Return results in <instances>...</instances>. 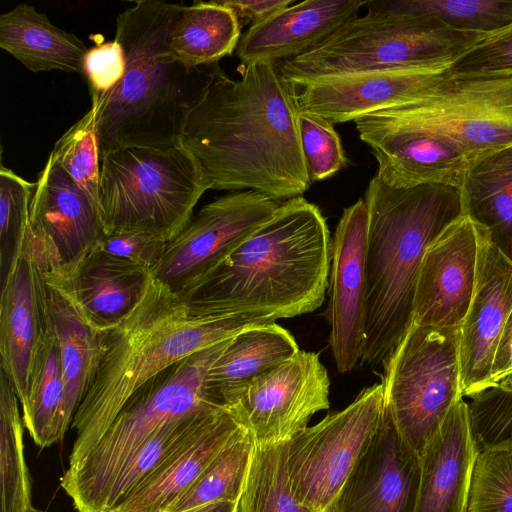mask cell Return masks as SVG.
I'll list each match as a JSON object with an SVG mask.
<instances>
[{
    "instance_id": "obj_18",
    "label": "cell",
    "mask_w": 512,
    "mask_h": 512,
    "mask_svg": "<svg viewBox=\"0 0 512 512\" xmlns=\"http://www.w3.org/2000/svg\"><path fill=\"white\" fill-rule=\"evenodd\" d=\"M451 66L374 70L313 78L297 84L300 112L332 124L420 97L449 78Z\"/></svg>"
},
{
    "instance_id": "obj_10",
    "label": "cell",
    "mask_w": 512,
    "mask_h": 512,
    "mask_svg": "<svg viewBox=\"0 0 512 512\" xmlns=\"http://www.w3.org/2000/svg\"><path fill=\"white\" fill-rule=\"evenodd\" d=\"M460 330L411 324L383 363L384 408L404 440L421 456L463 396Z\"/></svg>"
},
{
    "instance_id": "obj_15",
    "label": "cell",
    "mask_w": 512,
    "mask_h": 512,
    "mask_svg": "<svg viewBox=\"0 0 512 512\" xmlns=\"http://www.w3.org/2000/svg\"><path fill=\"white\" fill-rule=\"evenodd\" d=\"M29 226L48 273L73 267L107 234L101 210L51 155L38 174Z\"/></svg>"
},
{
    "instance_id": "obj_27",
    "label": "cell",
    "mask_w": 512,
    "mask_h": 512,
    "mask_svg": "<svg viewBox=\"0 0 512 512\" xmlns=\"http://www.w3.org/2000/svg\"><path fill=\"white\" fill-rule=\"evenodd\" d=\"M460 189L464 215L512 262V146L470 162Z\"/></svg>"
},
{
    "instance_id": "obj_13",
    "label": "cell",
    "mask_w": 512,
    "mask_h": 512,
    "mask_svg": "<svg viewBox=\"0 0 512 512\" xmlns=\"http://www.w3.org/2000/svg\"><path fill=\"white\" fill-rule=\"evenodd\" d=\"M281 202L262 193L231 192L204 205L168 242L153 270L155 279L178 295L212 269L242 238L272 216Z\"/></svg>"
},
{
    "instance_id": "obj_45",
    "label": "cell",
    "mask_w": 512,
    "mask_h": 512,
    "mask_svg": "<svg viewBox=\"0 0 512 512\" xmlns=\"http://www.w3.org/2000/svg\"><path fill=\"white\" fill-rule=\"evenodd\" d=\"M512 372V312L498 346L491 375V385L503 375Z\"/></svg>"
},
{
    "instance_id": "obj_46",
    "label": "cell",
    "mask_w": 512,
    "mask_h": 512,
    "mask_svg": "<svg viewBox=\"0 0 512 512\" xmlns=\"http://www.w3.org/2000/svg\"><path fill=\"white\" fill-rule=\"evenodd\" d=\"M237 503L233 501H217L204 504L183 512H236Z\"/></svg>"
},
{
    "instance_id": "obj_37",
    "label": "cell",
    "mask_w": 512,
    "mask_h": 512,
    "mask_svg": "<svg viewBox=\"0 0 512 512\" xmlns=\"http://www.w3.org/2000/svg\"><path fill=\"white\" fill-rule=\"evenodd\" d=\"M32 183L1 164L0 168V276L6 279L20 254L29 226Z\"/></svg>"
},
{
    "instance_id": "obj_20",
    "label": "cell",
    "mask_w": 512,
    "mask_h": 512,
    "mask_svg": "<svg viewBox=\"0 0 512 512\" xmlns=\"http://www.w3.org/2000/svg\"><path fill=\"white\" fill-rule=\"evenodd\" d=\"M421 457L384 408L382 422L329 512H415Z\"/></svg>"
},
{
    "instance_id": "obj_41",
    "label": "cell",
    "mask_w": 512,
    "mask_h": 512,
    "mask_svg": "<svg viewBox=\"0 0 512 512\" xmlns=\"http://www.w3.org/2000/svg\"><path fill=\"white\" fill-rule=\"evenodd\" d=\"M512 76V24L487 34L449 68L450 79Z\"/></svg>"
},
{
    "instance_id": "obj_26",
    "label": "cell",
    "mask_w": 512,
    "mask_h": 512,
    "mask_svg": "<svg viewBox=\"0 0 512 512\" xmlns=\"http://www.w3.org/2000/svg\"><path fill=\"white\" fill-rule=\"evenodd\" d=\"M0 47L32 72L83 74L88 51L75 34L60 29L45 13L25 3L0 15Z\"/></svg>"
},
{
    "instance_id": "obj_28",
    "label": "cell",
    "mask_w": 512,
    "mask_h": 512,
    "mask_svg": "<svg viewBox=\"0 0 512 512\" xmlns=\"http://www.w3.org/2000/svg\"><path fill=\"white\" fill-rule=\"evenodd\" d=\"M47 301L60 350L66 418L71 425L98 372L108 332L90 326L71 302L48 284Z\"/></svg>"
},
{
    "instance_id": "obj_6",
    "label": "cell",
    "mask_w": 512,
    "mask_h": 512,
    "mask_svg": "<svg viewBox=\"0 0 512 512\" xmlns=\"http://www.w3.org/2000/svg\"><path fill=\"white\" fill-rule=\"evenodd\" d=\"M487 34L448 28L425 16H356L309 51L279 62L296 85L322 76L451 66Z\"/></svg>"
},
{
    "instance_id": "obj_17",
    "label": "cell",
    "mask_w": 512,
    "mask_h": 512,
    "mask_svg": "<svg viewBox=\"0 0 512 512\" xmlns=\"http://www.w3.org/2000/svg\"><path fill=\"white\" fill-rule=\"evenodd\" d=\"M367 231L368 210L361 198L343 210L331 240L326 318L340 373L354 370L363 353Z\"/></svg>"
},
{
    "instance_id": "obj_32",
    "label": "cell",
    "mask_w": 512,
    "mask_h": 512,
    "mask_svg": "<svg viewBox=\"0 0 512 512\" xmlns=\"http://www.w3.org/2000/svg\"><path fill=\"white\" fill-rule=\"evenodd\" d=\"M370 12L425 16L467 32L493 33L512 24V0L366 1Z\"/></svg>"
},
{
    "instance_id": "obj_12",
    "label": "cell",
    "mask_w": 512,
    "mask_h": 512,
    "mask_svg": "<svg viewBox=\"0 0 512 512\" xmlns=\"http://www.w3.org/2000/svg\"><path fill=\"white\" fill-rule=\"evenodd\" d=\"M330 379L319 355L299 350L255 378L227 406L256 444L290 440L329 408Z\"/></svg>"
},
{
    "instance_id": "obj_39",
    "label": "cell",
    "mask_w": 512,
    "mask_h": 512,
    "mask_svg": "<svg viewBox=\"0 0 512 512\" xmlns=\"http://www.w3.org/2000/svg\"><path fill=\"white\" fill-rule=\"evenodd\" d=\"M467 398L470 428L476 450H512V393L491 386Z\"/></svg>"
},
{
    "instance_id": "obj_25",
    "label": "cell",
    "mask_w": 512,
    "mask_h": 512,
    "mask_svg": "<svg viewBox=\"0 0 512 512\" xmlns=\"http://www.w3.org/2000/svg\"><path fill=\"white\" fill-rule=\"evenodd\" d=\"M299 350L294 336L276 322L244 329L228 340L209 368L206 394L213 403L228 406L255 378Z\"/></svg>"
},
{
    "instance_id": "obj_4",
    "label": "cell",
    "mask_w": 512,
    "mask_h": 512,
    "mask_svg": "<svg viewBox=\"0 0 512 512\" xmlns=\"http://www.w3.org/2000/svg\"><path fill=\"white\" fill-rule=\"evenodd\" d=\"M360 364L383 365L413 320L421 262L430 243L464 215L461 189L444 183L394 188L370 179Z\"/></svg>"
},
{
    "instance_id": "obj_34",
    "label": "cell",
    "mask_w": 512,
    "mask_h": 512,
    "mask_svg": "<svg viewBox=\"0 0 512 512\" xmlns=\"http://www.w3.org/2000/svg\"><path fill=\"white\" fill-rule=\"evenodd\" d=\"M286 455L287 441L256 444L236 512H314L292 492Z\"/></svg>"
},
{
    "instance_id": "obj_24",
    "label": "cell",
    "mask_w": 512,
    "mask_h": 512,
    "mask_svg": "<svg viewBox=\"0 0 512 512\" xmlns=\"http://www.w3.org/2000/svg\"><path fill=\"white\" fill-rule=\"evenodd\" d=\"M476 454L468 404L462 397L420 456L415 512H467Z\"/></svg>"
},
{
    "instance_id": "obj_44",
    "label": "cell",
    "mask_w": 512,
    "mask_h": 512,
    "mask_svg": "<svg viewBox=\"0 0 512 512\" xmlns=\"http://www.w3.org/2000/svg\"><path fill=\"white\" fill-rule=\"evenodd\" d=\"M230 8L237 17L240 27L258 24L277 11L288 7L293 0H217Z\"/></svg>"
},
{
    "instance_id": "obj_38",
    "label": "cell",
    "mask_w": 512,
    "mask_h": 512,
    "mask_svg": "<svg viewBox=\"0 0 512 512\" xmlns=\"http://www.w3.org/2000/svg\"><path fill=\"white\" fill-rule=\"evenodd\" d=\"M467 512H512V450L477 451Z\"/></svg>"
},
{
    "instance_id": "obj_35",
    "label": "cell",
    "mask_w": 512,
    "mask_h": 512,
    "mask_svg": "<svg viewBox=\"0 0 512 512\" xmlns=\"http://www.w3.org/2000/svg\"><path fill=\"white\" fill-rule=\"evenodd\" d=\"M209 405L166 422L143 442L124 462L104 493L96 512L112 510L144 481L192 431L200 413Z\"/></svg>"
},
{
    "instance_id": "obj_47",
    "label": "cell",
    "mask_w": 512,
    "mask_h": 512,
    "mask_svg": "<svg viewBox=\"0 0 512 512\" xmlns=\"http://www.w3.org/2000/svg\"><path fill=\"white\" fill-rule=\"evenodd\" d=\"M494 386H497L505 391L512 393V372H509L499 378Z\"/></svg>"
},
{
    "instance_id": "obj_19",
    "label": "cell",
    "mask_w": 512,
    "mask_h": 512,
    "mask_svg": "<svg viewBox=\"0 0 512 512\" xmlns=\"http://www.w3.org/2000/svg\"><path fill=\"white\" fill-rule=\"evenodd\" d=\"M478 233L475 288L460 328V384L464 397L492 386L496 352L512 312V262L483 232Z\"/></svg>"
},
{
    "instance_id": "obj_23",
    "label": "cell",
    "mask_w": 512,
    "mask_h": 512,
    "mask_svg": "<svg viewBox=\"0 0 512 512\" xmlns=\"http://www.w3.org/2000/svg\"><path fill=\"white\" fill-rule=\"evenodd\" d=\"M366 1L306 0L289 5L240 37L236 56L241 66L281 62L301 55L358 16Z\"/></svg>"
},
{
    "instance_id": "obj_9",
    "label": "cell",
    "mask_w": 512,
    "mask_h": 512,
    "mask_svg": "<svg viewBox=\"0 0 512 512\" xmlns=\"http://www.w3.org/2000/svg\"><path fill=\"white\" fill-rule=\"evenodd\" d=\"M353 122L439 140L469 164L512 146V76L448 78L418 98L362 115Z\"/></svg>"
},
{
    "instance_id": "obj_40",
    "label": "cell",
    "mask_w": 512,
    "mask_h": 512,
    "mask_svg": "<svg viewBox=\"0 0 512 512\" xmlns=\"http://www.w3.org/2000/svg\"><path fill=\"white\" fill-rule=\"evenodd\" d=\"M297 127L311 182L327 179L346 166L347 158L334 124L316 114L299 111Z\"/></svg>"
},
{
    "instance_id": "obj_3",
    "label": "cell",
    "mask_w": 512,
    "mask_h": 512,
    "mask_svg": "<svg viewBox=\"0 0 512 512\" xmlns=\"http://www.w3.org/2000/svg\"><path fill=\"white\" fill-rule=\"evenodd\" d=\"M274 322L249 315L193 316L177 293L153 277L132 312L107 334L98 372L71 424L76 438L68 466L97 445L129 397L149 379L244 329Z\"/></svg>"
},
{
    "instance_id": "obj_30",
    "label": "cell",
    "mask_w": 512,
    "mask_h": 512,
    "mask_svg": "<svg viewBox=\"0 0 512 512\" xmlns=\"http://www.w3.org/2000/svg\"><path fill=\"white\" fill-rule=\"evenodd\" d=\"M21 409L24 426L40 448L61 442L71 427L66 418L60 350L52 322L40 347L28 397Z\"/></svg>"
},
{
    "instance_id": "obj_7",
    "label": "cell",
    "mask_w": 512,
    "mask_h": 512,
    "mask_svg": "<svg viewBox=\"0 0 512 512\" xmlns=\"http://www.w3.org/2000/svg\"><path fill=\"white\" fill-rule=\"evenodd\" d=\"M228 340L184 358L145 382L129 397L97 445L80 462L68 466L61 487L78 512H96L124 462L163 424L218 405L208 398L205 380Z\"/></svg>"
},
{
    "instance_id": "obj_2",
    "label": "cell",
    "mask_w": 512,
    "mask_h": 512,
    "mask_svg": "<svg viewBox=\"0 0 512 512\" xmlns=\"http://www.w3.org/2000/svg\"><path fill=\"white\" fill-rule=\"evenodd\" d=\"M330 262L326 219L299 196L282 202L179 296L196 317L293 318L323 304Z\"/></svg>"
},
{
    "instance_id": "obj_36",
    "label": "cell",
    "mask_w": 512,
    "mask_h": 512,
    "mask_svg": "<svg viewBox=\"0 0 512 512\" xmlns=\"http://www.w3.org/2000/svg\"><path fill=\"white\" fill-rule=\"evenodd\" d=\"M50 155L101 210V157L95 106L57 140Z\"/></svg>"
},
{
    "instance_id": "obj_42",
    "label": "cell",
    "mask_w": 512,
    "mask_h": 512,
    "mask_svg": "<svg viewBox=\"0 0 512 512\" xmlns=\"http://www.w3.org/2000/svg\"><path fill=\"white\" fill-rule=\"evenodd\" d=\"M167 244L160 237L145 231L121 229L108 232L96 248L153 272L163 258Z\"/></svg>"
},
{
    "instance_id": "obj_48",
    "label": "cell",
    "mask_w": 512,
    "mask_h": 512,
    "mask_svg": "<svg viewBox=\"0 0 512 512\" xmlns=\"http://www.w3.org/2000/svg\"><path fill=\"white\" fill-rule=\"evenodd\" d=\"M30 512H44V511L36 509V508H33Z\"/></svg>"
},
{
    "instance_id": "obj_31",
    "label": "cell",
    "mask_w": 512,
    "mask_h": 512,
    "mask_svg": "<svg viewBox=\"0 0 512 512\" xmlns=\"http://www.w3.org/2000/svg\"><path fill=\"white\" fill-rule=\"evenodd\" d=\"M19 405L14 385L0 368V512H30L34 508Z\"/></svg>"
},
{
    "instance_id": "obj_1",
    "label": "cell",
    "mask_w": 512,
    "mask_h": 512,
    "mask_svg": "<svg viewBox=\"0 0 512 512\" xmlns=\"http://www.w3.org/2000/svg\"><path fill=\"white\" fill-rule=\"evenodd\" d=\"M240 75L234 80L214 64L180 145L210 189L252 190L279 202L303 196L312 182L298 136L297 85L279 62L241 66Z\"/></svg>"
},
{
    "instance_id": "obj_21",
    "label": "cell",
    "mask_w": 512,
    "mask_h": 512,
    "mask_svg": "<svg viewBox=\"0 0 512 512\" xmlns=\"http://www.w3.org/2000/svg\"><path fill=\"white\" fill-rule=\"evenodd\" d=\"M152 272L97 248L73 267L46 273V282L61 292L93 328L109 332L136 307Z\"/></svg>"
},
{
    "instance_id": "obj_22",
    "label": "cell",
    "mask_w": 512,
    "mask_h": 512,
    "mask_svg": "<svg viewBox=\"0 0 512 512\" xmlns=\"http://www.w3.org/2000/svg\"><path fill=\"white\" fill-rule=\"evenodd\" d=\"M244 430L227 406L204 409L184 442L112 512H164Z\"/></svg>"
},
{
    "instance_id": "obj_33",
    "label": "cell",
    "mask_w": 512,
    "mask_h": 512,
    "mask_svg": "<svg viewBox=\"0 0 512 512\" xmlns=\"http://www.w3.org/2000/svg\"><path fill=\"white\" fill-rule=\"evenodd\" d=\"M255 446L253 435L245 429L216 455L190 487L164 512H183L217 501L238 502Z\"/></svg>"
},
{
    "instance_id": "obj_8",
    "label": "cell",
    "mask_w": 512,
    "mask_h": 512,
    "mask_svg": "<svg viewBox=\"0 0 512 512\" xmlns=\"http://www.w3.org/2000/svg\"><path fill=\"white\" fill-rule=\"evenodd\" d=\"M209 189L197 160L181 145L127 147L101 156L100 206L107 233L141 230L170 242Z\"/></svg>"
},
{
    "instance_id": "obj_29",
    "label": "cell",
    "mask_w": 512,
    "mask_h": 512,
    "mask_svg": "<svg viewBox=\"0 0 512 512\" xmlns=\"http://www.w3.org/2000/svg\"><path fill=\"white\" fill-rule=\"evenodd\" d=\"M241 27L234 12L218 1L181 5L172 25L169 47L188 68L216 64L236 50Z\"/></svg>"
},
{
    "instance_id": "obj_16",
    "label": "cell",
    "mask_w": 512,
    "mask_h": 512,
    "mask_svg": "<svg viewBox=\"0 0 512 512\" xmlns=\"http://www.w3.org/2000/svg\"><path fill=\"white\" fill-rule=\"evenodd\" d=\"M480 236L463 215L427 247L413 303L412 323L439 330H460L475 288Z\"/></svg>"
},
{
    "instance_id": "obj_11",
    "label": "cell",
    "mask_w": 512,
    "mask_h": 512,
    "mask_svg": "<svg viewBox=\"0 0 512 512\" xmlns=\"http://www.w3.org/2000/svg\"><path fill=\"white\" fill-rule=\"evenodd\" d=\"M383 415V386L378 383L287 441L289 483L300 503L314 512L330 511Z\"/></svg>"
},
{
    "instance_id": "obj_43",
    "label": "cell",
    "mask_w": 512,
    "mask_h": 512,
    "mask_svg": "<svg viewBox=\"0 0 512 512\" xmlns=\"http://www.w3.org/2000/svg\"><path fill=\"white\" fill-rule=\"evenodd\" d=\"M126 61L121 44L103 42L88 49L84 60L83 75L89 85L91 101H98L109 94L122 80Z\"/></svg>"
},
{
    "instance_id": "obj_5",
    "label": "cell",
    "mask_w": 512,
    "mask_h": 512,
    "mask_svg": "<svg viewBox=\"0 0 512 512\" xmlns=\"http://www.w3.org/2000/svg\"><path fill=\"white\" fill-rule=\"evenodd\" d=\"M180 6L141 0L117 16L115 39L126 70L116 88L91 104L97 108L100 157L120 148L180 145L214 66L188 68L173 57L169 40Z\"/></svg>"
},
{
    "instance_id": "obj_14",
    "label": "cell",
    "mask_w": 512,
    "mask_h": 512,
    "mask_svg": "<svg viewBox=\"0 0 512 512\" xmlns=\"http://www.w3.org/2000/svg\"><path fill=\"white\" fill-rule=\"evenodd\" d=\"M47 264L28 226L15 263L1 284L0 368L24 405L40 347L50 329Z\"/></svg>"
}]
</instances>
